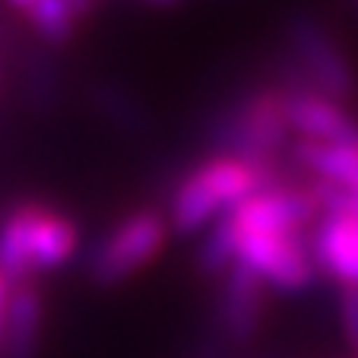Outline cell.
<instances>
[{
    "label": "cell",
    "instance_id": "2",
    "mask_svg": "<svg viewBox=\"0 0 358 358\" xmlns=\"http://www.w3.org/2000/svg\"><path fill=\"white\" fill-rule=\"evenodd\" d=\"M266 184H270V165L264 162H250V159L229 156V152L206 159L178 184L169 229L181 235L206 231L213 222L229 216L238 203L264 190Z\"/></svg>",
    "mask_w": 358,
    "mask_h": 358
},
{
    "label": "cell",
    "instance_id": "5",
    "mask_svg": "<svg viewBox=\"0 0 358 358\" xmlns=\"http://www.w3.org/2000/svg\"><path fill=\"white\" fill-rule=\"evenodd\" d=\"M169 219L156 210H136L95 244L89 257V276L95 285H121L165 250Z\"/></svg>",
    "mask_w": 358,
    "mask_h": 358
},
{
    "label": "cell",
    "instance_id": "7",
    "mask_svg": "<svg viewBox=\"0 0 358 358\" xmlns=\"http://www.w3.org/2000/svg\"><path fill=\"white\" fill-rule=\"evenodd\" d=\"M289 136L292 134L285 124V92L264 89L231 111L229 134H225L229 146L225 149H229V156L270 165L273 152H279Z\"/></svg>",
    "mask_w": 358,
    "mask_h": 358
},
{
    "label": "cell",
    "instance_id": "15",
    "mask_svg": "<svg viewBox=\"0 0 358 358\" xmlns=\"http://www.w3.org/2000/svg\"><path fill=\"white\" fill-rule=\"evenodd\" d=\"M7 3H13V7H16V10H22V13H26V10H29V7H32L35 0H7Z\"/></svg>",
    "mask_w": 358,
    "mask_h": 358
},
{
    "label": "cell",
    "instance_id": "3",
    "mask_svg": "<svg viewBox=\"0 0 358 358\" xmlns=\"http://www.w3.org/2000/svg\"><path fill=\"white\" fill-rule=\"evenodd\" d=\"M76 248V222L41 203H22L0 222V273L13 285L35 282L41 273L67 266Z\"/></svg>",
    "mask_w": 358,
    "mask_h": 358
},
{
    "label": "cell",
    "instance_id": "13",
    "mask_svg": "<svg viewBox=\"0 0 358 358\" xmlns=\"http://www.w3.org/2000/svg\"><path fill=\"white\" fill-rule=\"evenodd\" d=\"M10 292H13V282H10V279L0 273V345H3V317H7Z\"/></svg>",
    "mask_w": 358,
    "mask_h": 358
},
{
    "label": "cell",
    "instance_id": "11",
    "mask_svg": "<svg viewBox=\"0 0 358 358\" xmlns=\"http://www.w3.org/2000/svg\"><path fill=\"white\" fill-rule=\"evenodd\" d=\"M92 3L95 0H35L26 10V20L48 45H64L76 35V26Z\"/></svg>",
    "mask_w": 358,
    "mask_h": 358
},
{
    "label": "cell",
    "instance_id": "9",
    "mask_svg": "<svg viewBox=\"0 0 358 358\" xmlns=\"http://www.w3.org/2000/svg\"><path fill=\"white\" fill-rule=\"evenodd\" d=\"M264 282L241 264H231L222 273V298H219V317L231 336L244 339L254 333L264 314Z\"/></svg>",
    "mask_w": 358,
    "mask_h": 358
},
{
    "label": "cell",
    "instance_id": "6",
    "mask_svg": "<svg viewBox=\"0 0 358 358\" xmlns=\"http://www.w3.org/2000/svg\"><path fill=\"white\" fill-rule=\"evenodd\" d=\"M289 45L311 92L343 101V105L355 99L358 76L324 22H317L314 16H295L289 26Z\"/></svg>",
    "mask_w": 358,
    "mask_h": 358
},
{
    "label": "cell",
    "instance_id": "12",
    "mask_svg": "<svg viewBox=\"0 0 358 358\" xmlns=\"http://www.w3.org/2000/svg\"><path fill=\"white\" fill-rule=\"evenodd\" d=\"M339 327L352 352H358V289H339Z\"/></svg>",
    "mask_w": 358,
    "mask_h": 358
},
{
    "label": "cell",
    "instance_id": "17",
    "mask_svg": "<svg viewBox=\"0 0 358 358\" xmlns=\"http://www.w3.org/2000/svg\"><path fill=\"white\" fill-rule=\"evenodd\" d=\"M352 358H358V352H352Z\"/></svg>",
    "mask_w": 358,
    "mask_h": 358
},
{
    "label": "cell",
    "instance_id": "10",
    "mask_svg": "<svg viewBox=\"0 0 358 358\" xmlns=\"http://www.w3.org/2000/svg\"><path fill=\"white\" fill-rule=\"evenodd\" d=\"M41 324H45V301H41L38 285L35 282L13 285L7 317H3L0 358H32L41 336Z\"/></svg>",
    "mask_w": 358,
    "mask_h": 358
},
{
    "label": "cell",
    "instance_id": "1",
    "mask_svg": "<svg viewBox=\"0 0 358 358\" xmlns=\"http://www.w3.org/2000/svg\"><path fill=\"white\" fill-rule=\"evenodd\" d=\"M320 206L314 190L266 184L238 203L222 225L229 231L231 264H241L264 282V289L304 292L317 279L308 248V225L317 222Z\"/></svg>",
    "mask_w": 358,
    "mask_h": 358
},
{
    "label": "cell",
    "instance_id": "8",
    "mask_svg": "<svg viewBox=\"0 0 358 358\" xmlns=\"http://www.w3.org/2000/svg\"><path fill=\"white\" fill-rule=\"evenodd\" d=\"M285 124L301 143H358V121L349 108L311 89L285 92Z\"/></svg>",
    "mask_w": 358,
    "mask_h": 358
},
{
    "label": "cell",
    "instance_id": "4",
    "mask_svg": "<svg viewBox=\"0 0 358 358\" xmlns=\"http://www.w3.org/2000/svg\"><path fill=\"white\" fill-rule=\"evenodd\" d=\"M314 196L320 206L308 241L314 266L339 289H358V196L324 181H317Z\"/></svg>",
    "mask_w": 358,
    "mask_h": 358
},
{
    "label": "cell",
    "instance_id": "16",
    "mask_svg": "<svg viewBox=\"0 0 358 358\" xmlns=\"http://www.w3.org/2000/svg\"><path fill=\"white\" fill-rule=\"evenodd\" d=\"M343 190H349V194H352V196H358V175H355V178H352V181H349V187H343Z\"/></svg>",
    "mask_w": 358,
    "mask_h": 358
},
{
    "label": "cell",
    "instance_id": "14",
    "mask_svg": "<svg viewBox=\"0 0 358 358\" xmlns=\"http://www.w3.org/2000/svg\"><path fill=\"white\" fill-rule=\"evenodd\" d=\"M140 3H146V7H178L181 0H140Z\"/></svg>",
    "mask_w": 358,
    "mask_h": 358
}]
</instances>
